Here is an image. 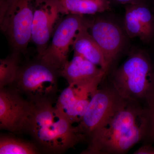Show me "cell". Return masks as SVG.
Here are the masks:
<instances>
[{
  "label": "cell",
  "instance_id": "cell-16",
  "mask_svg": "<svg viewBox=\"0 0 154 154\" xmlns=\"http://www.w3.org/2000/svg\"><path fill=\"white\" fill-rule=\"evenodd\" d=\"M20 53L14 51L0 60V88L14 84L21 66Z\"/></svg>",
  "mask_w": 154,
  "mask_h": 154
},
{
  "label": "cell",
  "instance_id": "cell-14",
  "mask_svg": "<svg viewBox=\"0 0 154 154\" xmlns=\"http://www.w3.org/2000/svg\"><path fill=\"white\" fill-rule=\"evenodd\" d=\"M88 23L89 21L76 34L72 45V48L74 53L82 56L101 68L107 74L108 70L104 54L88 30Z\"/></svg>",
  "mask_w": 154,
  "mask_h": 154
},
{
  "label": "cell",
  "instance_id": "cell-11",
  "mask_svg": "<svg viewBox=\"0 0 154 154\" xmlns=\"http://www.w3.org/2000/svg\"><path fill=\"white\" fill-rule=\"evenodd\" d=\"M100 84L97 82L69 85L58 98L55 108L72 124H79L87 111L93 93Z\"/></svg>",
  "mask_w": 154,
  "mask_h": 154
},
{
  "label": "cell",
  "instance_id": "cell-13",
  "mask_svg": "<svg viewBox=\"0 0 154 154\" xmlns=\"http://www.w3.org/2000/svg\"><path fill=\"white\" fill-rule=\"evenodd\" d=\"M106 75L101 68L75 53L71 60L69 61L59 72L60 76L64 78L69 85L102 82Z\"/></svg>",
  "mask_w": 154,
  "mask_h": 154
},
{
  "label": "cell",
  "instance_id": "cell-5",
  "mask_svg": "<svg viewBox=\"0 0 154 154\" xmlns=\"http://www.w3.org/2000/svg\"><path fill=\"white\" fill-rule=\"evenodd\" d=\"M59 76L58 71L37 59L21 66L14 89L33 103L53 102L57 93Z\"/></svg>",
  "mask_w": 154,
  "mask_h": 154
},
{
  "label": "cell",
  "instance_id": "cell-18",
  "mask_svg": "<svg viewBox=\"0 0 154 154\" xmlns=\"http://www.w3.org/2000/svg\"><path fill=\"white\" fill-rule=\"evenodd\" d=\"M147 121V128L145 139L154 143V100L145 107Z\"/></svg>",
  "mask_w": 154,
  "mask_h": 154
},
{
  "label": "cell",
  "instance_id": "cell-15",
  "mask_svg": "<svg viewBox=\"0 0 154 154\" xmlns=\"http://www.w3.org/2000/svg\"><path fill=\"white\" fill-rule=\"evenodd\" d=\"M68 14L93 16L111 10L110 0H59Z\"/></svg>",
  "mask_w": 154,
  "mask_h": 154
},
{
  "label": "cell",
  "instance_id": "cell-1",
  "mask_svg": "<svg viewBox=\"0 0 154 154\" xmlns=\"http://www.w3.org/2000/svg\"><path fill=\"white\" fill-rule=\"evenodd\" d=\"M145 109L140 103L124 99L118 109L89 136L84 154H122L144 139Z\"/></svg>",
  "mask_w": 154,
  "mask_h": 154
},
{
  "label": "cell",
  "instance_id": "cell-21",
  "mask_svg": "<svg viewBox=\"0 0 154 154\" xmlns=\"http://www.w3.org/2000/svg\"></svg>",
  "mask_w": 154,
  "mask_h": 154
},
{
  "label": "cell",
  "instance_id": "cell-4",
  "mask_svg": "<svg viewBox=\"0 0 154 154\" xmlns=\"http://www.w3.org/2000/svg\"><path fill=\"white\" fill-rule=\"evenodd\" d=\"M36 0H1L0 28L14 51L25 54L31 42Z\"/></svg>",
  "mask_w": 154,
  "mask_h": 154
},
{
  "label": "cell",
  "instance_id": "cell-2",
  "mask_svg": "<svg viewBox=\"0 0 154 154\" xmlns=\"http://www.w3.org/2000/svg\"><path fill=\"white\" fill-rule=\"evenodd\" d=\"M33 103L22 131L27 132L38 146L50 153H60L87 138L79 125L66 119L52 101Z\"/></svg>",
  "mask_w": 154,
  "mask_h": 154
},
{
  "label": "cell",
  "instance_id": "cell-9",
  "mask_svg": "<svg viewBox=\"0 0 154 154\" xmlns=\"http://www.w3.org/2000/svg\"><path fill=\"white\" fill-rule=\"evenodd\" d=\"M88 29L102 50L108 72L125 47V30L113 20L101 17L89 18Z\"/></svg>",
  "mask_w": 154,
  "mask_h": 154
},
{
  "label": "cell",
  "instance_id": "cell-17",
  "mask_svg": "<svg viewBox=\"0 0 154 154\" xmlns=\"http://www.w3.org/2000/svg\"><path fill=\"white\" fill-rule=\"evenodd\" d=\"M38 153L37 147L33 143L10 136H2L0 138L1 154Z\"/></svg>",
  "mask_w": 154,
  "mask_h": 154
},
{
  "label": "cell",
  "instance_id": "cell-3",
  "mask_svg": "<svg viewBox=\"0 0 154 154\" xmlns=\"http://www.w3.org/2000/svg\"><path fill=\"white\" fill-rule=\"evenodd\" d=\"M110 83L124 99L147 105L154 100V67L149 56L132 50L112 74Z\"/></svg>",
  "mask_w": 154,
  "mask_h": 154
},
{
  "label": "cell",
  "instance_id": "cell-19",
  "mask_svg": "<svg viewBox=\"0 0 154 154\" xmlns=\"http://www.w3.org/2000/svg\"><path fill=\"white\" fill-rule=\"evenodd\" d=\"M135 154H154V146L148 144L140 147L134 153Z\"/></svg>",
  "mask_w": 154,
  "mask_h": 154
},
{
  "label": "cell",
  "instance_id": "cell-10",
  "mask_svg": "<svg viewBox=\"0 0 154 154\" xmlns=\"http://www.w3.org/2000/svg\"><path fill=\"white\" fill-rule=\"evenodd\" d=\"M33 103L15 89L0 88V128L12 132L22 131Z\"/></svg>",
  "mask_w": 154,
  "mask_h": 154
},
{
  "label": "cell",
  "instance_id": "cell-12",
  "mask_svg": "<svg viewBox=\"0 0 154 154\" xmlns=\"http://www.w3.org/2000/svg\"><path fill=\"white\" fill-rule=\"evenodd\" d=\"M124 28L129 38H138L148 43L154 37V15L148 5L128 4L125 5Z\"/></svg>",
  "mask_w": 154,
  "mask_h": 154
},
{
  "label": "cell",
  "instance_id": "cell-8",
  "mask_svg": "<svg viewBox=\"0 0 154 154\" xmlns=\"http://www.w3.org/2000/svg\"><path fill=\"white\" fill-rule=\"evenodd\" d=\"M124 99L111 83L99 86L93 93L87 111L78 125L87 138L115 112Z\"/></svg>",
  "mask_w": 154,
  "mask_h": 154
},
{
  "label": "cell",
  "instance_id": "cell-6",
  "mask_svg": "<svg viewBox=\"0 0 154 154\" xmlns=\"http://www.w3.org/2000/svg\"><path fill=\"white\" fill-rule=\"evenodd\" d=\"M89 19L83 15H66L57 26L51 42L37 59L60 71L69 61L70 47L76 34L83 26L88 24Z\"/></svg>",
  "mask_w": 154,
  "mask_h": 154
},
{
  "label": "cell",
  "instance_id": "cell-7",
  "mask_svg": "<svg viewBox=\"0 0 154 154\" xmlns=\"http://www.w3.org/2000/svg\"><path fill=\"white\" fill-rule=\"evenodd\" d=\"M67 14L59 0H36L31 41L36 46L37 58L47 48L58 24Z\"/></svg>",
  "mask_w": 154,
  "mask_h": 154
},
{
  "label": "cell",
  "instance_id": "cell-20",
  "mask_svg": "<svg viewBox=\"0 0 154 154\" xmlns=\"http://www.w3.org/2000/svg\"><path fill=\"white\" fill-rule=\"evenodd\" d=\"M118 4L126 5L128 4H144L148 5L149 0H110Z\"/></svg>",
  "mask_w": 154,
  "mask_h": 154
}]
</instances>
